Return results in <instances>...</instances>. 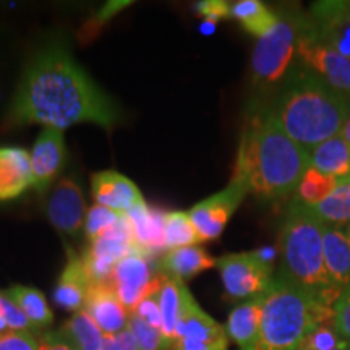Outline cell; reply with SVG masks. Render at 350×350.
<instances>
[{"instance_id":"obj_1","label":"cell","mask_w":350,"mask_h":350,"mask_svg":"<svg viewBox=\"0 0 350 350\" xmlns=\"http://www.w3.org/2000/svg\"><path fill=\"white\" fill-rule=\"evenodd\" d=\"M120 113L113 100L83 70L64 42L47 44L26 65L10 106L13 125L65 130L94 124L112 130Z\"/></svg>"},{"instance_id":"obj_2","label":"cell","mask_w":350,"mask_h":350,"mask_svg":"<svg viewBox=\"0 0 350 350\" xmlns=\"http://www.w3.org/2000/svg\"><path fill=\"white\" fill-rule=\"evenodd\" d=\"M310 167V152L281 129L268 106L248 109L232 180L248 195L275 201L294 195Z\"/></svg>"},{"instance_id":"obj_3","label":"cell","mask_w":350,"mask_h":350,"mask_svg":"<svg viewBox=\"0 0 350 350\" xmlns=\"http://www.w3.org/2000/svg\"><path fill=\"white\" fill-rule=\"evenodd\" d=\"M268 107L288 137L310 152L340 133L350 99L299 67Z\"/></svg>"},{"instance_id":"obj_4","label":"cell","mask_w":350,"mask_h":350,"mask_svg":"<svg viewBox=\"0 0 350 350\" xmlns=\"http://www.w3.org/2000/svg\"><path fill=\"white\" fill-rule=\"evenodd\" d=\"M323 230L325 224L308 208L294 201L288 204L279 232V278L332 306L340 292L332 286L326 271Z\"/></svg>"},{"instance_id":"obj_5","label":"cell","mask_w":350,"mask_h":350,"mask_svg":"<svg viewBox=\"0 0 350 350\" xmlns=\"http://www.w3.org/2000/svg\"><path fill=\"white\" fill-rule=\"evenodd\" d=\"M331 318L329 304L278 275L266 292L258 338L245 350H297Z\"/></svg>"},{"instance_id":"obj_6","label":"cell","mask_w":350,"mask_h":350,"mask_svg":"<svg viewBox=\"0 0 350 350\" xmlns=\"http://www.w3.org/2000/svg\"><path fill=\"white\" fill-rule=\"evenodd\" d=\"M304 23V13L279 15L278 25L256 41L252 55V106H268L299 68L297 46Z\"/></svg>"},{"instance_id":"obj_7","label":"cell","mask_w":350,"mask_h":350,"mask_svg":"<svg viewBox=\"0 0 350 350\" xmlns=\"http://www.w3.org/2000/svg\"><path fill=\"white\" fill-rule=\"evenodd\" d=\"M297 60L299 67L350 99V60L319 38L310 23L308 15H304Z\"/></svg>"},{"instance_id":"obj_8","label":"cell","mask_w":350,"mask_h":350,"mask_svg":"<svg viewBox=\"0 0 350 350\" xmlns=\"http://www.w3.org/2000/svg\"><path fill=\"white\" fill-rule=\"evenodd\" d=\"M226 294L234 300H248L271 287L273 266L260 252L229 253L216 260Z\"/></svg>"},{"instance_id":"obj_9","label":"cell","mask_w":350,"mask_h":350,"mask_svg":"<svg viewBox=\"0 0 350 350\" xmlns=\"http://www.w3.org/2000/svg\"><path fill=\"white\" fill-rule=\"evenodd\" d=\"M167 350H229L226 327L201 310L187 286L183 288L177 338Z\"/></svg>"},{"instance_id":"obj_10","label":"cell","mask_w":350,"mask_h":350,"mask_svg":"<svg viewBox=\"0 0 350 350\" xmlns=\"http://www.w3.org/2000/svg\"><path fill=\"white\" fill-rule=\"evenodd\" d=\"M247 195V190L239 182L230 180L224 190L201 200L188 211L201 243L221 237Z\"/></svg>"},{"instance_id":"obj_11","label":"cell","mask_w":350,"mask_h":350,"mask_svg":"<svg viewBox=\"0 0 350 350\" xmlns=\"http://www.w3.org/2000/svg\"><path fill=\"white\" fill-rule=\"evenodd\" d=\"M133 248V229H131L130 217L125 214L120 217L119 224L109 230L106 235L91 242L81 255L91 284L111 281L117 262L129 255Z\"/></svg>"},{"instance_id":"obj_12","label":"cell","mask_w":350,"mask_h":350,"mask_svg":"<svg viewBox=\"0 0 350 350\" xmlns=\"http://www.w3.org/2000/svg\"><path fill=\"white\" fill-rule=\"evenodd\" d=\"M111 284L126 312L131 314L143 299L159 291L161 274L152 278L150 258L135 247L117 262L111 275Z\"/></svg>"},{"instance_id":"obj_13","label":"cell","mask_w":350,"mask_h":350,"mask_svg":"<svg viewBox=\"0 0 350 350\" xmlns=\"http://www.w3.org/2000/svg\"><path fill=\"white\" fill-rule=\"evenodd\" d=\"M86 203L83 188L75 177H62L47 200V217L57 230L78 235L85 229Z\"/></svg>"},{"instance_id":"obj_14","label":"cell","mask_w":350,"mask_h":350,"mask_svg":"<svg viewBox=\"0 0 350 350\" xmlns=\"http://www.w3.org/2000/svg\"><path fill=\"white\" fill-rule=\"evenodd\" d=\"M29 156H31L33 187L36 188L38 193L42 195L52 187L67 159L64 130L55 126H44Z\"/></svg>"},{"instance_id":"obj_15","label":"cell","mask_w":350,"mask_h":350,"mask_svg":"<svg viewBox=\"0 0 350 350\" xmlns=\"http://www.w3.org/2000/svg\"><path fill=\"white\" fill-rule=\"evenodd\" d=\"M308 20L314 31L350 60V0H321L312 3Z\"/></svg>"},{"instance_id":"obj_16","label":"cell","mask_w":350,"mask_h":350,"mask_svg":"<svg viewBox=\"0 0 350 350\" xmlns=\"http://www.w3.org/2000/svg\"><path fill=\"white\" fill-rule=\"evenodd\" d=\"M91 195L96 204L112 209L120 216H125L138 204L144 203L137 183L116 170H103V172L93 174Z\"/></svg>"},{"instance_id":"obj_17","label":"cell","mask_w":350,"mask_h":350,"mask_svg":"<svg viewBox=\"0 0 350 350\" xmlns=\"http://www.w3.org/2000/svg\"><path fill=\"white\" fill-rule=\"evenodd\" d=\"M85 312L94 319L96 325L106 336L117 334L129 327L130 313L113 291L111 281L91 284Z\"/></svg>"},{"instance_id":"obj_18","label":"cell","mask_w":350,"mask_h":350,"mask_svg":"<svg viewBox=\"0 0 350 350\" xmlns=\"http://www.w3.org/2000/svg\"><path fill=\"white\" fill-rule=\"evenodd\" d=\"M90 287L91 279L83 258L68 248L67 265H65L54 291L55 304L73 314L83 312Z\"/></svg>"},{"instance_id":"obj_19","label":"cell","mask_w":350,"mask_h":350,"mask_svg":"<svg viewBox=\"0 0 350 350\" xmlns=\"http://www.w3.org/2000/svg\"><path fill=\"white\" fill-rule=\"evenodd\" d=\"M33 187L31 156L23 148H0V201L18 198Z\"/></svg>"},{"instance_id":"obj_20","label":"cell","mask_w":350,"mask_h":350,"mask_svg":"<svg viewBox=\"0 0 350 350\" xmlns=\"http://www.w3.org/2000/svg\"><path fill=\"white\" fill-rule=\"evenodd\" d=\"M133 229L135 247L148 258L159 255L165 250L164 239V213L156 208H150L146 201L138 204L126 214Z\"/></svg>"},{"instance_id":"obj_21","label":"cell","mask_w":350,"mask_h":350,"mask_svg":"<svg viewBox=\"0 0 350 350\" xmlns=\"http://www.w3.org/2000/svg\"><path fill=\"white\" fill-rule=\"evenodd\" d=\"M323 250L332 286L342 292L350 286V237L347 229L340 226H325Z\"/></svg>"},{"instance_id":"obj_22","label":"cell","mask_w":350,"mask_h":350,"mask_svg":"<svg viewBox=\"0 0 350 350\" xmlns=\"http://www.w3.org/2000/svg\"><path fill=\"white\" fill-rule=\"evenodd\" d=\"M268 292V291H266ZM265 294H260L253 299H248L232 310L226 323L227 336L239 345L240 350L248 349L255 342L260 332L262 305L266 299Z\"/></svg>"},{"instance_id":"obj_23","label":"cell","mask_w":350,"mask_h":350,"mask_svg":"<svg viewBox=\"0 0 350 350\" xmlns=\"http://www.w3.org/2000/svg\"><path fill=\"white\" fill-rule=\"evenodd\" d=\"M216 266V258H213L204 248L193 245V247H183L169 250L161 260L163 274L172 278L191 279L203 271H208Z\"/></svg>"},{"instance_id":"obj_24","label":"cell","mask_w":350,"mask_h":350,"mask_svg":"<svg viewBox=\"0 0 350 350\" xmlns=\"http://www.w3.org/2000/svg\"><path fill=\"white\" fill-rule=\"evenodd\" d=\"M310 165L338 180L350 178V144L336 135L310 151Z\"/></svg>"},{"instance_id":"obj_25","label":"cell","mask_w":350,"mask_h":350,"mask_svg":"<svg viewBox=\"0 0 350 350\" xmlns=\"http://www.w3.org/2000/svg\"><path fill=\"white\" fill-rule=\"evenodd\" d=\"M185 282L182 279L172 278V275L161 274V287H159V306L161 318H163V338H164V350L177 338V327L180 321L182 313V300Z\"/></svg>"},{"instance_id":"obj_26","label":"cell","mask_w":350,"mask_h":350,"mask_svg":"<svg viewBox=\"0 0 350 350\" xmlns=\"http://www.w3.org/2000/svg\"><path fill=\"white\" fill-rule=\"evenodd\" d=\"M230 18L239 21L245 31L260 39L278 25L279 15L260 0H240L230 5Z\"/></svg>"},{"instance_id":"obj_27","label":"cell","mask_w":350,"mask_h":350,"mask_svg":"<svg viewBox=\"0 0 350 350\" xmlns=\"http://www.w3.org/2000/svg\"><path fill=\"white\" fill-rule=\"evenodd\" d=\"M13 304L26 314V318L31 321L36 329H42L52 325L54 321V313L51 306L47 305L46 297L39 288L28 286H13L3 292Z\"/></svg>"},{"instance_id":"obj_28","label":"cell","mask_w":350,"mask_h":350,"mask_svg":"<svg viewBox=\"0 0 350 350\" xmlns=\"http://www.w3.org/2000/svg\"><path fill=\"white\" fill-rule=\"evenodd\" d=\"M338 183L339 180L336 177L319 172L318 169L310 165L305 170V174L301 175L292 201L305 208H314L319 203H323L336 190Z\"/></svg>"},{"instance_id":"obj_29","label":"cell","mask_w":350,"mask_h":350,"mask_svg":"<svg viewBox=\"0 0 350 350\" xmlns=\"http://www.w3.org/2000/svg\"><path fill=\"white\" fill-rule=\"evenodd\" d=\"M60 332L77 350H103L104 332L99 329L94 319L85 310L73 314L65 323Z\"/></svg>"},{"instance_id":"obj_30","label":"cell","mask_w":350,"mask_h":350,"mask_svg":"<svg viewBox=\"0 0 350 350\" xmlns=\"http://www.w3.org/2000/svg\"><path fill=\"white\" fill-rule=\"evenodd\" d=\"M325 226L350 224V178L339 180L338 187L318 206L308 208Z\"/></svg>"},{"instance_id":"obj_31","label":"cell","mask_w":350,"mask_h":350,"mask_svg":"<svg viewBox=\"0 0 350 350\" xmlns=\"http://www.w3.org/2000/svg\"><path fill=\"white\" fill-rule=\"evenodd\" d=\"M164 239L167 250L201 243L190 216L183 211L164 213Z\"/></svg>"},{"instance_id":"obj_32","label":"cell","mask_w":350,"mask_h":350,"mask_svg":"<svg viewBox=\"0 0 350 350\" xmlns=\"http://www.w3.org/2000/svg\"><path fill=\"white\" fill-rule=\"evenodd\" d=\"M297 350H350V340L340 336L329 321L310 332Z\"/></svg>"},{"instance_id":"obj_33","label":"cell","mask_w":350,"mask_h":350,"mask_svg":"<svg viewBox=\"0 0 350 350\" xmlns=\"http://www.w3.org/2000/svg\"><path fill=\"white\" fill-rule=\"evenodd\" d=\"M120 214L113 213L112 209H107L100 204H94L88 209L86 219H85V235L88 242H94L106 235L109 230H112L113 227L119 224Z\"/></svg>"},{"instance_id":"obj_34","label":"cell","mask_w":350,"mask_h":350,"mask_svg":"<svg viewBox=\"0 0 350 350\" xmlns=\"http://www.w3.org/2000/svg\"><path fill=\"white\" fill-rule=\"evenodd\" d=\"M129 329L133 332L139 350H164L163 332L144 323L137 314H130Z\"/></svg>"},{"instance_id":"obj_35","label":"cell","mask_w":350,"mask_h":350,"mask_svg":"<svg viewBox=\"0 0 350 350\" xmlns=\"http://www.w3.org/2000/svg\"><path fill=\"white\" fill-rule=\"evenodd\" d=\"M0 312H2V317L7 321L10 331L34 332L36 334V327L31 325L26 314L5 294H0Z\"/></svg>"},{"instance_id":"obj_36","label":"cell","mask_w":350,"mask_h":350,"mask_svg":"<svg viewBox=\"0 0 350 350\" xmlns=\"http://www.w3.org/2000/svg\"><path fill=\"white\" fill-rule=\"evenodd\" d=\"M331 323L340 336L350 340V286L340 292L332 305Z\"/></svg>"},{"instance_id":"obj_37","label":"cell","mask_w":350,"mask_h":350,"mask_svg":"<svg viewBox=\"0 0 350 350\" xmlns=\"http://www.w3.org/2000/svg\"><path fill=\"white\" fill-rule=\"evenodd\" d=\"M0 350H41V339L34 332L8 331L0 336Z\"/></svg>"},{"instance_id":"obj_38","label":"cell","mask_w":350,"mask_h":350,"mask_svg":"<svg viewBox=\"0 0 350 350\" xmlns=\"http://www.w3.org/2000/svg\"><path fill=\"white\" fill-rule=\"evenodd\" d=\"M131 314H137L138 318H142L144 323L151 325L156 329L163 332V318H161V306H159V291L152 292L151 295H148L146 299L142 300L135 312Z\"/></svg>"},{"instance_id":"obj_39","label":"cell","mask_w":350,"mask_h":350,"mask_svg":"<svg viewBox=\"0 0 350 350\" xmlns=\"http://www.w3.org/2000/svg\"><path fill=\"white\" fill-rule=\"evenodd\" d=\"M230 5L232 3L226 0H203V2L196 3L195 10L201 18L209 23H217L221 20L230 18Z\"/></svg>"},{"instance_id":"obj_40","label":"cell","mask_w":350,"mask_h":350,"mask_svg":"<svg viewBox=\"0 0 350 350\" xmlns=\"http://www.w3.org/2000/svg\"><path fill=\"white\" fill-rule=\"evenodd\" d=\"M103 350H139L137 339L129 327L112 336H104Z\"/></svg>"},{"instance_id":"obj_41","label":"cell","mask_w":350,"mask_h":350,"mask_svg":"<svg viewBox=\"0 0 350 350\" xmlns=\"http://www.w3.org/2000/svg\"><path fill=\"white\" fill-rule=\"evenodd\" d=\"M41 350H77L60 331L46 332L41 336Z\"/></svg>"},{"instance_id":"obj_42","label":"cell","mask_w":350,"mask_h":350,"mask_svg":"<svg viewBox=\"0 0 350 350\" xmlns=\"http://www.w3.org/2000/svg\"><path fill=\"white\" fill-rule=\"evenodd\" d=\"M340 137H342L345 142H347L350 144V112H349V117L347 120H345V124L342 126V130H340Z\"/></svg>"},{"instance_id":"obj_43","label":"cell","mask_w":350,"mask_h":350,"mask_svg":"<svg viewBox=\"0 0 350 350\" xmlns=\"http://www.w3.org/2000/svg\"><path fill=\"white\" fill-rule=\"evenodd\" d=\"M345 229H347V232H349V237H350V224H349V226H345Z\"/></svg>"}]
</instances>
